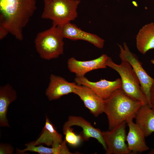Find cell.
<instances>
[{
    "mask_svg": "<svg viewBox=\"0 0 154 154\" xmlns=\"http://www.w3.org/2000/svg\"><path fill=\"white\" fill-rule=\"evenodd\" d=\"M129 127L126 141L131 154L142 153L148 150L149 148L146 144L143 131L140 127L133 121V119L126 121Z\"/></svg>",
    "mask_w": 154,
    "mask_h": 154,
    "instance_id": "4fadbf2b",
    "label": "cell"
},
{
    "mask_svg": "<svg viewBox=\"0 0 154 154\" xmlns=\"http://www.w3.org/2000/svg\"><path fill=\"white\" fill-rule=\"evenodd\" d=\"M150 102L151 108L154 111V83L151 87L150 90Z\"/></svg>",
    "mask_w": 154,
    "mask_h": 154,
    "instance_id": "7402d4cb",
    "label": "cell"
},
{
    "mask_svg": "<svg viewBox=\"0 0 154 154\" xmlns=\"http://www.w3.org/2000/svg\"><path fill=\"white\" fill-rule=\"evenodd\" d=\"M106 64L119 74L121 81V88L126 94L140 101L143 105H148L147 99L141 90L139 80L128 62L121 60V63L118 64L108 56Z\"/></svg>",
    "mask_w": 154,
    "mask_h": 154,
    "instance_id": "5b68a950",
    "label": "cell"
},
{
    "mask_svg": "<svg viewBox=\"0 0 154 154\" xmlns=\"http://www.w3.org/2000/svg\"><path fill=\"white\" fill-rule=\"evenodd\" d=\"M62 141L61 135L57 132L52 122L46 116L45 125L41 134L35 141L31 142L35 146L44 144L48 147H56Z\"/></svg>",
    "mask_w": 154,
    "mask_h": 154,
    "instance_id": "2e32d148",
    "label": "cell"
},
{
    "mask_svg": "<svg viewBox=\"0 0 154 154\" xmlns=\"http://www.w3.org/2000/svg\"><path fill=\"white\" fill-rule=\"evenodd\" d=\"M67 142L64 139L58 147L49 148L40 145L35 146L31 142L26 144V147L24 149H17V153L23 154L27 151L36 152L40 154H74L69 151L66 145Z\"/></svg>",
    "mask_w": 154,
    "mask_h": 154,
    "instance_id": "d6986e66",
    "label": "cell"
},
{
    "mask_svg": "<svg viewBox=\"0 0 154 154\" xmlns=\"http://www.w3.org/2000/svg\"><path fill=\"white\" fill-rule=\"evenodd\" d=\"M9 33L8 31L4 27L0 26V40L3 39Z\"/></svg>",
    "mask_w": 154,
    "mask_h": 154,
    "instance_id": "603a6c76",
    "label": "cell"
},
{
    "mask_svg": "<svg viewBox=\"0 0 154 154\" xmlns=\"http://www.w3.org/2000/svg\"><path fill=\"white\" fill-rule=\"evenodd\" d=\"M60 26L64 38L72 40H82L88 42L98 48L104 47V40L96 35L83 31L70 22Z\"/></svg>",
    "mask_w": 154,
    "mask_h": 154,
    "instance_id": "30bf717a",
    "label": "cell"
},
{
    "mask_svg": "<svg viewBox=\"0 0 154 154\" xmlns=\"http://www.w3.org/2000/svg\"><path fill=\"white\" fill-rule=\"evenodd\" d=\"M79 0H44L43 19L52 20V24L62 25L74 20L78 17Z\"/></svg>",
    "mask_w": 154,
    "mask_h": 154,
    "instance_id": "277c9868",
    "label": "cell"
},
{
    "mask_svg": "<svg viewBox=\"0 0 154 154\" xmlns=\"http://www.w3.org/2000/svg\"><path fill=\"white\" fill-rule=\"evenodd\" d=\"M136 46L143 54L154 49V23L145 25L140 29L136 37Z\"/></svg>",
    "mask_w": 154,
    "mask_h": 154,
    "instance_id": "e0dca14e",
    "label": "cell"
},
{
    "mask_svg": "<svg viewBox=\"0 0 154 154\" xmlns=\"http://www.w3.org/2000/svg\"><path fill=\"white\" fill-rule=\"evenodd\" d=\"M17 92L13 87L7 84L0 87V126L9 127L7 117L9 107L17 99Z\"/></svg>",
    "mask_w": 154,
    "mask_h": 154,
    "instance_id": "9a60e30c",
    "label": "cell"
},
{
    "mask_svg": "<svg viewBox=\"0 0 154 154\" xmlns=\"http://www.w3.org/2000/svg\"><path fill=\"white\" fill-rule=\"evenodd\" d=\"M126 122H124L111 130L102 132L104 140L107 147V154L131 153L126 141Z\"/></svg>",
    "mask_w": 154,
    "mask_h": 154,
    "instance_id": "52a82bcc",
    "label": "cell"
},
{
    "mask_svg": "<svg viewBox=\"0 0 154 154\" xmlns=\"http://www.w3.org/2000/svg\"><path fill=\"white\" fill-rule=\"evenodd\" d=\"M63 131L65 135L64 139L67 143L72 146L76 147L78 145L83 139L82 135L76 134L71 127L63 129Z\"/></svg>",
    "mask_w": 154,
    "mask_h": 154,
    "instance_id": "ffe728a7",
    "label": "cell"
},
{
    "mask_svg": "<svg viewBox=\"0 0 154 154\" xmlns=\"http://www.w3.org/2000/svg\"><path fill=\"white\" fill-rule=\"evenodd\" d=\"M76 84L75 82H69L61 77L51 74L46 95L49 101L58 99L63 96L74 93Z\"/></svg>",
    "mask_w": 154,
    "mask_h": 154,
    "instance_id": "7c38bea8",
    "label": "cell"
},
{
    "mask_svg": "<svg viewBox=\"0 0 154 154\" xmlns=\"http://www.w3.org/2000/svg\"><path fill=\"white\" fill-rule=\"evenodd\" d=\"M37 9L36 0H0V26L17 40Z\"/></svg>",
    "mask_w": 154,
    "mask_h": 154,
    "instance_id": "6da1fadb",
    "label": "cell"
},
{
    "mask_svg": "<svg viewBox=\"0 0 154 154\" xmlns=\"http://www.w3.org/2000/svg\"><path fill=\"white\" fill-rule=\"evenodd\" d=\"M78 126L83 129V139L88 140L90 138L96 139L102 145L106 151L107 147L103 137L102 132L98 129L94 127L91 123L80 116H70L63 126V129L71 127L73 126Z\"/></svg>",
    "mask_w": 154,
    "mask_h": 154,
    "instance_id": "5bb4252c",
    "label": "cell"
},
{
    "mask_svg": "<svg viewBox=\"0 0 154 154\" xmlns=\"http://www.w3.org/2000/svg\"><path fill=\"white\" fill-rule=\"evenodd\" d=\"M149 154H154V149H152L151 151L149 152Z\"/></svg>",
    "mask_w": 154,
    "mask_h": 154,
    "instance_id": "cb8c5ba5",
    "label": "cell"
},
{
    "mask_svg": "<svg viewBox=\"0 0 154 154\" xmlns=\"http://www.w3.org/2000/svg\"><path fill=\"white\" fill-rule=\"evenodd\" d=\"M75 82L79 85L86 86L104 100L108 98L116 90L121 88V78H118L113 81L101 79L96 82H92L84 76H76Z\"/></svg>",
    "mask_w": 154,
    "mask_h": 154,
    "instance_id": "ba28073f",
    "label": "cell"
},
{
    "mask_svg": "<svg viewBox=\"0 0 154 154\" xmlns=\"http://www.w3.org/2000/svg\"><path fill=\"white\" fill-rule=\"evenodd\" d=\"M151 63L154 65V59H152L151 60Z\"/></svg>",
    "mask_w": 154,
    "mask_h": 154,
    "instance_id": "d4e9b609",
    "label": "cell"
},
{
    "mask_svg": "<svg viewBox=\"0 0 154 154\" xmlns=\"http://www.w3.org/2000/svg\"><path fill=\"white\" fill-rule=\"evenodd\" d=\"M74 94L80 98L85 107L95 117L104 112V100L89 88L76 84Z\"/></svg>",
    "mask_w": 154,
    "mask_h": 154,
    "instance_id": "9c48e42d",
    "label": "cell"
},
{
    "mask_svg": "<svg viewBox=\"0 0 154 154\" xmlns=\"http://www.w3.org/2000/svg\"><path fill=\"white\" fill-rule=\"evenodd\" d=\"M142 105L141 102L126 94L121 88L115 90L104 100V113L107 117L109 130L129 119L135 118Z\"/></svg>",
    "mask_w": 154,
    "mask_h": 154,
    "instance_id": "7a4b0ae2",
    "label": "cell"
},
{
    "mask_svg": "<svg viewBox=\"0 0 154 154\" xmlns=\"http://www.w3.org/2000/svg\"><path fill=\"white\" fill-rule=\"evenodd\" d=\"M135 118L136 123L142 129L145 137L154 132V111L148 104L141 106Z\"/></svg>",
    "mask_w": 154,
    "mask_h": 154,
    "instance_id": "ac0fdd59",
    "label": "cell"
},
{
    "mask_svg": "<svg viewBox=\"0 0 154 154\" xmlns=\"http://www.w3.org/2000/svg\"><path fill=\"white\" fill-rule=\"evenodd\" d=\"M64 38L60 26L54 24L49 29L38 33L35 43L40 56L48 60L56 58L63 54Z\"/></svg>",
    "mask_w": 154,
    "mask_h": 154,
    "instance_id": "3957f363",
    "label": "cell"
},
{
    "mask_svg": "<svg viewBox=\"0 0 154 154\" xmlns=\"http://www.w3.org/2000/svg\"><path fill=\"white\" fill-rule=\"evenodd\" d=\"M13 147L8 144L1 143L0 144V154H11L13 153Z\"/></svg>",
    "mask_w": 154,
    "mask_h": 154,
    "instance_id": "44dd1931",
    "label": "cell"
},
{
    "mask_svg": "<svg viewBox=\"0 0 154 154\" xmlns=\"http://www.w3.org/2000/svg\"><path fill=\"white\" fill-rule=\"evenodd\" d=\"M120 49L119 57L121 60L127 61L131 65L140 83L141 90L146 96L148 105L151 108L150 102V92L154 83V79L149 76L144 69L137 56L130 50L125 42L123 47L118 44Z\"/></svg>",
    "mask_w": 154,
    "mask_h": 154,
    "instance_id": "8992f818",
    "label": "cell"
},
{
    "mask_svg": "<svg viewBox=\"0 0 154 154\" xmlns=\"http://www.w3.org/2000/svg\"><path fill=\"white\" fill-rule=\"evenodd\" d=\"M108 56L103 54L94 60L88 61H80L72 57L68 60L67 65L70 71L75 74L76 76H84L91 71L107 68L106 64Z\"/></svg>",
    "mask_w": 154,
    "mask_h": 154,
    "instance_id": "8fae6325",
    "label": "cell"
}]
</instances>
